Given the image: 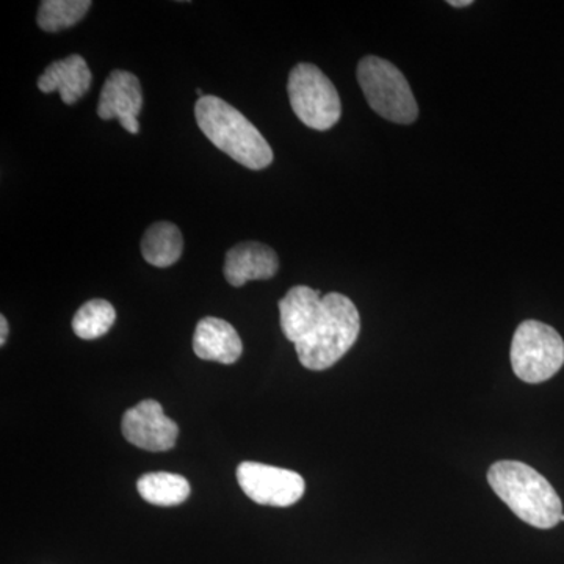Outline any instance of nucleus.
Returning a JSON list of instances; mask_svg holds the SVG:
<instances>
[{"mask_svg":"<svg viewBox=\"0 0 564 564\" xmlns=\"http://www.w3.org/2000/svg\"><path fill=\"white\" fill-rule=\"evenodd\" d=\"M93 82L91 70L80 55L74 54L52 63L39 79L41 91L61 93L62 101L73 106L87 95Z\"/></svg>","mask_w":564,"mask_h":564,"instance_id":"obj_12","label":"nucleus"},{"mask_svg":"<svg viewBox=\"0 0 564 564\" xmlns=\"http://www.w3.org/2000/svg\"><path fill=\"white\" fill-rule=\"evenodd\" d=\"M280 270L276 252L267 245L243 242L226 254L225 276L234 288H242L254 280H270Z\"/></svg>","mask_w":564,"mask_h":564,"instance_id":"obj_10","label":"nucleus"},{"mask_svg":"<svg viewBox=\"0 0 564 564\" xmlns=\"http://www.w3.org/2000/svg\"><path fill=\"white\" fill-rule=\"evenodd\" d=\"M237 481L252 502L267 507H291L302 499L306 489L302 475L252 462L237 467Z\"/></svg>","mask_w":564,"mask_h":564,"instance_id":"obj_7","label":"nucleus"},{"mask_svg":"<svg viewBox=\"0 0 564 564\" xmlns=\"http://www.w3.org/2000/svg\"><path fill=\"white\" fill-rule=\"evenodd\" d=\"M193 351L204 361L234 364L242 356L243 344L231 323L206 317L196 326Z\"/></svg>","mask_w":564,"mask_h":564,"instance_id":"obj_11","label":"nucleus"},{"mask_svg":"<svg viewBox=\"0 0 564 564\" xmlns=\"http://www.w3.org/2000/svg\"><path fill=\"white\" fill-rule=\"evenodd\" d=\"M281 329L306 369H329L350 351L361 332L355 303L343 293L295 285L280 302Z\"/></svg>","mask_w":564,"mask_h":564,"instance_id":"obj_1","label":"nucleus"},{"mask_svg":"<svg viewBox=\"0 0 564 564\" xmlns=\"http://www.w3.org/2000/svg\"><path fill=\"white\" fill-rule=\"evenodd\" d=\"M195 117L204 135L240 165L250 170L272 165L273 151L269 141L231 104L206 95L195 104Z\"/></svg>","mask_w":564,"mask_h":564,"instance_id":"obj_3","label":"nucleus"},{"mask_svg":"<svg viewBox=\"0 0 564 564\" xmlns=\"http://www.w3.org/2000/svg\"><path fill=\"white\" fill-rule=\"evenodd\" d=\"M562 522H564V514L562 516Z\"/></svg>","mask_w":564,"mask_h":564,"instance_id":"obj_19","label":"nucleus"},{"mask_svg":"<svg viewBox=\"0 0 564 564\" xmlns=\"http://www.w3.org/2000/svg\"><path fill=\"white\" fill-rule=\"evenodd\" d=\"M563 364L564 343L552 326L538 321H525L518 326L511 344V366L519 380L544 383Z\"/></svg>","mask_w":564,"mask_h":564,"instance_id":"obj_5","label":"nucleus"},{"mask_svg":"<svg viewBox=\"0 0 564 564\" xmlns=\"http://www.w3.org/2000/svg\"><path fill=\"white\" fill-rule=\"evenodd\" d=\"M143 91L139 77L129 70L115 69L104 84L99 96L98 115L104 121L118 120L129 133H139Z\"/></svg>","mask_w":564,"mask_h":564,"instance_id":"obj_9","label":"nucleus"},{"mask_svg":"<svg viewBox=\"0 0 564 564\" xmlns=\"http://www.w3.org/2000/svg\"><path fill=\"white\" fill-rule=\"evenodd\" d=\"M492 491L527 524L554 529L562 522L563 503L554 486L521 462H499L488 470Z\"/></svg>","mask_w":564,"mask_h":564,"instance_id":"obj_2","label":"nucleus"},{"mask_svg":"<svg viewBox=\"0 0 564 564\" xmlns=\"http://www.w3.org/2000/svg\"><path fill=\"white\" fill-rule=\"evenodd\" d=\"M90 7V0H44L36 21L44 32H61L84 20Z\"/></svg>","mask_w":564,"mask_h":564,"instance_id":"obj_16","label":"nucleus"},{"mask_svg":"<svg viewBox=\"0 0 564 564\" xmlns=\"http://www.w3.org/2000/svg\"><path fill=\"white\" fill-rule=\"evenodd\" d=\"M184 251L181 229L169 221L151 225L141 239V254L144 261L159 269H166L180 261Z\"/></svg>","mask_w":564,"mask_h":564,"instance_id":"obj_13","label":"nucleus"},{"mask_svg":"<svg viewBox=\"0 0 564 564\" xmlns=\"http://www.w3.org/2000/svg\"><path fill=\"white\" fill-rule=\"evenodd\" d=\"M7 337H9V322H7L6 315L0 317V345H6Z\"/></svg>","mask_w":564,"mask_h":564,"instance_id":"obj_17","label":"nucleus"},{"mask_svg":"<svg viewBox=\"0 0 564 564\" xmlns=\"http://www.w3.org/2000/svg\"><path fill=\"white\" fill-rule=\"evenodd\" d=\"M140 496L158 507H176L191 496L187 478L172 473L144 474L137 484Z\"/></svg>","mask_w":564,"mask_h":564,"instance_id":"obj_14","label":"nucleus"},{"mask_svg":"<svg viewBox=\"0 0 564 564\" xmlns=\"http://www.w3.org/2000/svg\"><path fill=\"white\" fill-rule=\"evenodd\" d=\"M358 80L367 102L384 120L411 124L417 120L419 106L402 70L384 58L364 57L358 65Z\"/></svg>","mask_w":564,"mask_h":564,"instance_id":"obj_4","label":"nucleus"},{"mask_svg":"<svg viewBox=\"0 0 564 564\" xmlns=\"http://www.w3.org/2000/svg\"><path fill=\"white\" fill-rule=\"evenodd\" d=\"M473 0H451L448 6L455 7V9H462V7L473 6Z\"/></svg>","mask_w":564,"mask_h":564,"instance_id":"obj_18","label":"nucleus"},{"mask_svg":"<svg viewBox=\"0 0 564 564\" xmlns=\"http://www.w3.org/2000/svg\"><path fill=\"white\" fill-rule=\"evenodd\" d=\"M121 430L129 443L148 452L170 451L180 436V426L166 417L155 400H144L126 411Z\"/></svg>","mask_w":564,"mask_h":564,"instance_id":"obj_8","label":"nucleus"},{"mask_svg":"<svg viewBox=\"0 0 564 564\" xmlns=\"http://www.w3.org/2000/svg\"><path fill=\"white\" fill-rule=\"evenodd\" d=\"M293 113L307 128L328 131L343 115L339 93L333 82L311 63H300L291 70L288 84Z\"/></svg>","mask_w":564,"mask_h":564,"instance_id":"obj_6","label":"nucleus"},{"mask_svg":"<svg viewBox=\"0 0 564 564\" xmlns=\"http://www.w3.org/2000/svg\"><path fill=\"white\" fill-rule=\"evenodd\" d=\"M117 321V311L107 300H91L77 311L73 318V332L85 340L99 339L110 332Z\"/></svg>","mask_w":564,"mask_h":564,"instance_id":"obj_15","label":"nucleus"}]
</instances>
